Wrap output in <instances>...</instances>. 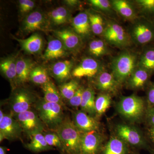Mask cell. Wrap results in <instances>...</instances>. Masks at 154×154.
I'll return each mask as SVG.
<instances>
[{"label": "cell", "instance_id": "obj_25", "mask_svg": "<svg viewBox=\"0 0 154 154\" xmlns=\"http://www.w3.org/2000/svg\"><path fill=\"white\" fill-rule=\"evenodd\" d=\"M33 66V63L29 60L23 58L17 60V85H22L29 79Z\"/></svg>", "mask_w": 154, "mask_h": 154}, {"label": "cell", "instance_id": "obj_20", "mask_svg": "<svg viewBox=\"0 0 154 154\" xmlns=\"http://www.w3.org/2000/svg\"><path fill=\"white\" fill-rule=\"evenodd\" d=\"M100 154H129V146L117 136L112 137L103 146Z\"/></svg>", "mask_w": 154, "mask_h": 154}, {"label": "cell", "instance_id": "obj_19", "mask_svg": "<svg viewBox=\"0 0 154 154\" xmlns=\"http://www.w3.org/2000/svg\"><path fill=\"white\" fill-rule=\"evenodd\" d=\"M14 39L19 42L22 49L31 54H36L41 51L43 42L40 35L34 33L25 39H21L14 37Z\"/></svg>", "mask_w": 154, "mask_h": 154}, {"label": "cell", "instance_id": "obj_2", "mask_svg": "<svg viewBox=\"0 0 154 154\" xmlns=\"http://www.w3.org/2000/svg\"><path fill=\"white\" fill-rule=\"evenodd\" d=\"M139 57L131 51H122L113 59L111 63L112 73L120 85L127 82L138 66Z\"/></svg>", "mask_w": 154, "mask_h": 154}, {"label": "cell", "instance_id": "obj_43", "mask_svg": "<svg viewBox=\"0 0 154 154\" xmlns=\"http://www.w3.org/2000/svg\"><path fill=\"white\" fill-rule=\"evenodd\" d=\"M146 135L149 141L154 146V148L152 149H154V126H148Z\"/></svg>", "mask_w": 154, "mask_h": 154}, {"label": "cell", "instance_id": "obj_10", "mask_svg": "<svg viewBox=\"0 0 154 154\" xmlns=\"http://www.w3.org/2000/svg\"><path fill=\"white\" fill-rule=\"evenodd\" d=\"M35 102L34 96L29 91L24 89L17 90L11 99V106L14 115L30 110Z\"/></svg>", "mask_w": 154, "mask_h": 154}, {"label": "cell", "instance_id": "obj_21", "mask_svg": "<svg viewBox=\"0 0 154 154\" xmlns=\"http://www.w3.org/2000/svg\"><path fill=\"white\" fill-rule=\"evenodd\" d=\"M66 51V48L61 41L58 38H55L48 42L42 57L45 59L48 60L59 58L64 56Z\"/></svg>", "mask_w": 154, "mask_h": 154}, {"label": "cell", "instance_id": "obj_37", "mask_svg": "<svg viewBox=\"0 0 154 154\" xmlns=\"http://www.w3.org/2000/svg\"><path fill=\"white\" fill-rule=\"evenodd\" d=\"M91 5L105 14H110L113 13V9L110 1L108 0H90Z\"/></svg>", "mask_w": 154, "mask_h": 154}, {"label": "cell", "instance_id": "obj_11", "mask_svg": "<svg viewBox=\"0 0 154 154\" xmlns=\"http://www.w3.org/2000/svg\"><path fill=\"white\" fill-rule=\"evenodd\" d=\"M23 131L22 127L12 114H5L0 122V142L3 140H12L20 137Z\"/></svg>", "mask_w": 154, "mask_h": 154}, {"label": "cell", "instance_id": "obj_34", "mask_svg": "<svg viewBox=\"0 0 154 154\" xmlns=\"http://www.w3.org/2000/svg\"><path fill=\"white\" fill-rule=\"evenodd\" d=\"M111 99L108 93L100 94L95 101L96 116H101L107 111L111 104Z\"/></svg>", "mask_w": 154, "mask_h": 154}, {"label": "cell", "instance_id": "obj_8", "mask_svg": "<svg viewBox=\"0 0 154 154\" xmlns=\"http://www.w3.org/2000/svg\"><path fill=\"white\" fill-rule=\"evenodd\" d=\"M104 141V137L98 131L82 133L80 154L100 153Z\"/></svg>", "mask_w": 154, "mask_h": 154}, {"label": "cell", "instance_id": "obj_47", "mask_svg": "<svg viewBox=\"0 0 154 154\" xmlns=\"http://www.w3.org/2000/svg\"><path fill=\"white\" fill-rule=\"evenodd\" d=\"M151 154H154V149H152V150L151 151Z\"/></svg>", "mask_w": 154, "mask_h": 154}, {"label": "cell", "instance_id": "obj_33", "mask_svg": "<svg viewBox=\"0 0 154 154\" xmlns=\"http://www.w3.org/2000/svg\"><path fill=\"white\" fill-rule=\"evenodd\" d=\"M92 32L96 35H103L106 25L104 19L100 14L95 13H88Z\"/></svg>", "mask_w": 154, "mask_h": 154}, {"label": "cell", "instance_id": "obj_5", "mask_svg": "<svg viewBox=\"0 0 154 154\" xmlns=\"http://www.w3.org/2000/svg\"><path fill=\"white\" fill-rule=\"evenodd\" d=\"M134 22L129 35L134 43L145 45L154 42V21L142 17Z\"/></svg>", "mask_w": 154, "mask_h": 154}, {"label": "cell", "instance_id": "obj_44", "mask_svg": "<svg viewBox=\"0 0 154 154\" xmlns=\"http://www.w3.org/2000/svg\"><path fill=\"white\" fill-rule=\"evenodd\" d=\"M64 2L68 5L73 7H77L80 3V1L77 0H67Z\"/></svg>", "mask_w": 154, "mask_h": 154}, {"label": "cell", "instance_id": "obj_41", "mask_svg": "<svg viewBox=\"0 0 154 154\" xmlns=\"http://www.w3.org/2000/svg\"><path fill=\"white\" fill-rule=\"evenodd\" d=\"M19 9L22 13H26L33 10L35 3L31 0H20L19 2Z\"/></svg>", "mask_w": 154, "mask_h": 154}, {"label": "cell", "instance_id": "obj_13", "mask_svg": "<svg viewBox=\"0 0 154 154\" xmlns=\"http://www.w3.org/2000/svg\"><path fill=\"white\" fill-rule=\"evenodd\" d=\"M73 122L80 131L82 133L93 131H99L100 124L94 117L82 110L76 111L73 115Z\"/></svg>", "mask_w": 154, "mask_h": 154}, {"label": "cell", "instance_id": "obj_30", "mask_svg": "<svg viewBox=\"0 0 154 154\" xmlns=\"http://www.w3.org/2000/svg\"><path fill=\"white\" fill-rule=\"evenodd\" d=\"M89 51L91 55L96 57H102L109 53L106 41L101 39H94L90 42Z\"/></svg>", "mask_w": 154, "mask_h": 154}, {"label": "cell", "instance_id": "obj_3", "mask_svg": "<svg viewBox=\"0 0 154 154\" xmlns=\"http://www.w3.org/2000/svg\"><path fill=\"white\" fill-rule=\"evenodd\" d=\"M60 138L63 150L67 154H80L82 132L75 126L72 121L65 119L55 130Z\"/></svg>", "mask_w": 154, "mask_h": 154}, {"label": "cell", "instance_id": "obj_38", "mask_svg": "<svg viewBox=\"0 0 154 154\" xmlns=\"http://www.w3.org/2000/svg\"><path fill=\"white\" fill-rule=\"evenodd\" d=\"M44 134L46 142L51 147H55L64 151L63 146L60 138L56 132L49 131L44 133Z\"/></svg>", "mask_w": 154, "mask_h": 154}, {"label": "cell", "instance_id": "obj_18", "mask_svg": "<svg viewBox=\"0 0 154 154\" xmlns=\"http://www.w3.org/2000/svg\"><path fill=\"white\" fill-rule=\"evenodd\" d=\"M110 3L113 11L125 19L134 22L137 19L136 11L130 2L125 0H113Z\"/></svg>", "mask_w": 154, "mask_h": 154}, {"label": "cell", "instance_id": "obj_4", "mask_svg": "<svg viewBox=\"0 0 154 154\" xmlns=\"http://www.w3.org/2000/svg\"><path fill=\"white\" fill-rule=\"evenodd\" d=\"M36 107L42 121L50 129L55 130L64 120L63 106L60 104L42 100Z\"/></svg>", "mask_w": 154, "mask_h": 154}, {"label": "cell", "instance_id": "obj_1", "mask_svg": "<svg viewBox=\"0 0 154 154\" xmlns=\"http://www.w3.org/2000/svg\"><path fill=\"white\" fill-rule=\"evenodd\" d=\"M147 104L142 97L133 94L122 96L117 106L118 113L125 119L136 122L145 118Z\"/></svg>", "mask_w": 154, "mask_h": 154}, {"label": "cell", "instance_id": "obj_16", "mask_svg": "<svg viewBox=\"0 0 154 154\" xmlns=\"http://www.w3.org/2000/svg\"><path fill=\"white\" fill-rule=\"evenodd\" d=\"M151 74L144 69L137 66L127 80L128 88L132 89H139L148 86L150 82Z\"/></svg>", "mask_w": 154, "mask_h": 154}, {"label": "cell", "instance_id": "obj_7", "mask_svg": "<svg viewBox=\"0 0 154 154\" xmlns=\"http://www.w3.org/2000/svg\"><path fill=\"white\" fill-rule=\"evenodd\" d=\"M105 41L111 45L120 48L129 46L131 43L129 34L116 22H107L103 34Z\"/></svg>", "mask_w": 154, "mask_h": 154}, {"label": "cell", "instance_id": "obj_17", "mask_svg": "<svg viewBox=\"0 0 154 154\" xmlns=\"http://www.w3.org/2000/svg\"><path fill=\"white\" fill-rule=\"evenodd\" d=\"M45 23V17L42 13L39 11H33L24 19L22 28L25 32H34L43 30Z\"/></svg>", "mask_w": 154, "mask_h": 154}, {"label": "cell", "instance_id": "obj_36", "mask_svg": "<svg viewBox=\"0 0 154 154\" xmlns=\"http://www.w3.org/2000/svg\"><path fill=\"white\" fill-rule=\"evenodd\" d=\"M80 86L79 82L75 80L63 84L60 87L62 98L69 101L75 95Z\"/></svg>", "mask_w": 154, "mask_h": 154}, {"label": "cell", "instance_id": "obj_39", "mask_svg": "<svg viewBox=\"0 0 154 154\" xmlns=\"http://www.w3.org/2000/svg\"><path fill=\"white\" fill-rule=\"evenodd\" d=\"M85 90L84 87L80 86L75 95L71 99L69 100V105L75 107L81 106L83 94Z\"/></svg>", "mask_w": 154, "mask_h": 154}, {"label": "cell", "instance_id": "obj_14", "mask_svg": "<svg viewBox=\"0 0 154 154\" xmlns=\"http://www.w3.org/2000/svg\"><path fill=\"white\" fill-rule=\"evenodd\" d=\"M56 36L63 42L67 50L72 51L77 50L82 45V40L79 35L74 30L69 29L56 30Z\"/></svg>", "mask_w": 154, "mask_h": 154}, {"label": "cell", "instance_id": "obj_15", "mask_svg": "<svg viewBox=\"0 0 154 154\" xmlns=\"http://www.w3.org/2000/svg\"><path fill=\"white\" fill-rule=\"evenodd\" d=\"M96 87L99 90L107 93H115L120 85L116 79L113 74L102 71L97 76Z\"/></svg>", "mask_w": 154, "mask_h": 154}, {"label": "cell", "instance_id": "obj_22", "mask_svg": "<svg viewBox=\"0 0 154 154\" xmlns=\"http://www.w3.org/2000/svg\"><path fill=\"white\" fill-rule=\"evenodd\" d=\"M28 135L30 140L25 145V146L31 151L38 152L52 149L46 142L43 131L33 133Z\"/></svg>", "mask_w": 154, "mask_h": 154}, {"label": "cell", "instance_id": "obj_40", "mask_svg": "<svg viewBox=\"0 0 154 154\" xmlns=\"http://www.w3.org/2000/svg\"><path fill=\"white\" fill-rule=\"evenodd\" d=\"M146 102L148 107H154V82H150L148 85Z\"/></svg>", "mask_w": 154, "mask_h": 154}, {"label": "cell", "instance_id": "obj_28", "mask_svg": "<svg viewBox=\"0 0 154 154\" xmlns=\"http://www.w3.org/2000/svg\"><path fill=\"white\" fill-rule=\"evenodd\" d=\"M138 66L154 74V47L145 48L139 57Z\"/></svg>", "mask_w": 154, "mask_h": 154}, {"label": "cell", "instance_id": "obj_23", "mask_svg": "<svg viewBox=\"0 0 154 154\" xmlns=\"http://www.w3.org/2000/svg\"><path fill=\"white\" fill-rule=\"evenodd\" d=\"M72 25L75 32L80 36H87L91 30L88 13L82 12L72 19Z\"/></svg>", "mask_w": 154, "mask_h": 154}, {"label": "cell", "instance_id": "obj_46", "mask_svg": "<svg viewBox=\"0 0 154 154\" xmlns=\"http://www.w3.org/2000/svg\"><path fill=\"white\" fill-rule=\"evenodd\" d=\"M4 116H5V115L3 113L2 110L1 109V110H0V122L2 121V120H3Z\"/></svg>", "mask_w": 154, "mask_h": 154}, {"label": "cell", "instance_id": "obj_42", "mask_svg": "<svg viewBox=\"0 0 154 154\" xmlns=\"http://www.w3.org/2000/svg\"><path fill=\"white\" fill-rule=\"evenodd\" d=\"M148 126H154V107H148L145 117Z\"/></svg>", "mask_w": 154, "mask_h": 154}, {"label": "cell", "instance_id": "obj_27", "mask_svg": "<svg viewBox=\"0 0 154 154\" xmlns=\"http://www.w3.org/2000/svg\"><path fill=\"white\" fill-rule=\"evenodd\" d=\"M72 63L71 61L64 60L56 63L52 67L54 76L60 82H63L69 78Z\"/></svg>", "mask_w": 154, "mask_h": 154}, {"label": "cell", "instance_id": "obj_12", "mask_svg": "<svg viewBox=\"0 0 154 154\" xmlns=\"http://www.w3.org/2000/svg\"><path fill=\"white\" fill-rule=\"evenodd\" d=\"M102 66L99 61L92 58H85L72 72L73 76L80 79L83 77H93L102 72Z\"/></svg>", "mask_w": 154, "mask_h": 154}, {"label": "cell", "instance_id": "obj_48", "mask_svg": "<svg viewBox=\"0 0 154 154\" xmlns=\"http://www.w3.org/2000/svg\"><path fill=\"white\" fill-rule=\"evenodd\" d=\"M129 154H134V153H130Z\"/></svg>", "mask_w": 154, "mask_h": 154}, {"label": "cell", "instance_id": "obj_32", "mask_svg": "<svg viewBox=\"0 0 154 154\" xmlns=\"http://www.w3.org/2000/svg\"><path fill=\"white\" fill-rule=\"evenodd\" d=\"M49 16L52 22L57 25L66 23L70 18L69 12L63 7H58L52 10L50 12Z\"/></svg>", "mask_w": 154, "mask_h": 154}, {"label": "cell", "instance_id": "obj_6", "mask_svg": "<svg viewBox=\"0 0 154 154\" xmlns=\"http://www.w3.org/2000/svg\"><path fill=\"white\" fill-rule=\"evenodd\" d=\"M115 132L116 136L128 146L151 151L152 148L146 138L142 132L134 127L127 124H118L116 127Z\"/></svg>", "mask_w": 154, "mask_h": 154}, {"label": "cell", "instance_id": "obj_9", "mask_svg": "<svg viewBox=\"0 0 154 154\" xmlns=\"http://www.w3.org/2000/svg\"><path fill=\"white\" fill-rule=\"evenodd\" d=\"M16 119L22 130L28 134L38 131H43L44 123L34 111L28 110L16 115Z\"/></svg>", "mask_w": 154, "mask_h": 154}, {"label": "cell", "instance_id": "obj_45", "mask_svg": "<svg viewBox=\"0 0 154 154\" xmlns=\"http://www.w3.org/2000/svg\"><path fill=\"white\" fill-rule=\"evenodd\" d=\"M0 154H6V149L5 147H0Z\"/></svg>", "mask_w": 154, "mask_h": 154}, {"label": "cell", "instance_id": "obj_29", "mask_svg": "<svg viewBox=\"0 0 154 154\" xmlns=\"http://www.w3.org/2000/svg\"><path fill=\"white\" fill-rule=\"evenodd\" d=\"M41 88L44 94L43 100L47 102L58 103L63 106L62 98L53 83L50 81L41 86Z\"/></svg>", "mask_w": 154, "mask_h": 154}, {"label": "cell", "instance_id": "obj_26", "mask_svg": "<svg viewBox=\"0 0 154 154\" xmlns=\"http://www.w3.org/2000/svg\"><path fill=\"white\" fill-rule=\"evenodd\" d=\"M95 94V92L92 88L85 89L81 105L82 110L93 117L96 116Z\"/></svg>", "mask_w": 154, "mask_h": 154}, {"label": "cell", "instance_id": "obj_24", "mask_svg": "<svg viewBox=\"0 0 154 154\" xmlns=\"http://www.w3.org/2000/svg\"><path fill=\"white\" fill-rule=\"evenodd\" d=\"M17 60L14 57H9L2 60L0 63L1 72L13 86L14 84L17 85Z\"/></svg>", "mask_w": 154, "mask_h": 154}, {"label": "cell", "instance_id": "obj_31", "mask_svg": "<svg viewBox=\"0 0 154 154\" xmlns=\"http://www.w3.org/2000/svg\"><path fill=\"white\" fill-rule=\"evenodd\" d=\"M29 79L34 84L41 86L50 81L46 69L41 66L35 67L32 69Z\"/></svg>", "mask_w": 154, "mask_h": 154}, {"label": "cell", "instance_id": "obj_35", "mask_svg": "<svg viewBox=\"0 0 154 154\" xmlns=\"http://www.w3.org/2000/svg\"><path fill=\"white\" fill-rule=\"evenodd\" d=\"M135 2L143 17L154 21V0H137Z\"/></svg>", "mask_w": 154, "mask_h": 154}]
</instances>
